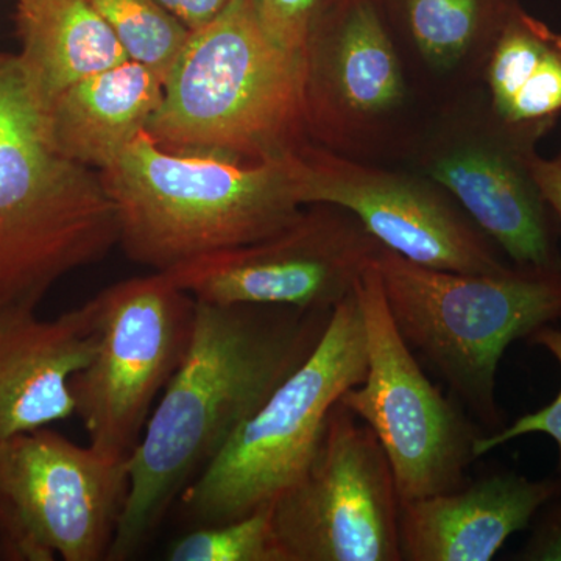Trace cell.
I'll return each mask as SVG.
<instances>
[{
    "label": "cell",
    "mask_w": 561,
    "mask_h": 561,
    "mask_svg": "<svg viewBox=\"0 0 561 561\" xmlns=\"http://www.w3.org/2000/svg\"><path fill=\"white\" fill-rule=\"evenodd\" d=\"M389 9L430 68L453 72L483 62L519 0H379Z\"/></svg>",
    "instance_id": "ffe728a7"
},
{
    "label": "cell",
    "mask_w": 561,
    "mask_h": 561,
    "mask_svg": "<svg viewBox=\"0 0 561 561\" xmlns=\"http://www.w3.org/2000/svg\"><path fill=\"white\" fill-rule=\"evenodd\" d=\"M335 0H257L265 28L289 49L305 51L320 18Z\"/></svg>",
    "instance_id": "cb8c5ba5"
},
{
    "label": "cell",
    "mask_w": 561,
    "mask_h": 561,
    "mask_svg": "<svg viewBox=\"0 0 561 561\" xmlns=\"http://www.w3.org/2000/svg\"><path fill=\"white\" fill-rule=\"evenodd\" d=\"M92 301L98 348L70 379L76 415L95 451L128 460L186 354L197 301L165 272L121 280Z\"/></svg>",
    "instance_id": "52a82bcc"
},
{
    "label": "cell",
    "mask_w": 561,
    "mask_h": 561,
    "mask_svg": "<svg viewBox=\"0 0 561 561\" xmlns=\"http://www.w3.org/2000/svg\"><path fill=\"white\" fill-rule=\"evenodd\" d=\"M331 316L197 301L186 354L128 459L130 489L106 560L138 556L173 502L308 359Z\"/></svg>",
    "instance_id": "6da1fadb"
},
{
    "label": "cell",
    "mask_w": 561,
    "mask_h": 561,
    "mask_svg": "<svg viewBox=\"0 0 561 561\" xmlns=\"http://www.w3.org/2000/svg\"><path fill=\"white\" fill-rule=\"evenodd\" d=\"M128 489V460L46 427L0 442V504L21 559L106 560Z\"/></svg>",
    "instance_id": "30bf717a"
},
{
    "label": "cell",
    "mask_w": 561,
    "mask_h": 561,
    "mask_svg": "<svg viewBox=\"0 0 561 561\" xmlns=\"http://www.w3.org/2000/svg\"><path fill=\"white\" fill-rule=\"evenodd\" d=\"M560 491L559 481L496 472L401 502V561H490Z\"/></svg>",
    "instance_id": "2e32d148"
},
{
    "label": "cell",
    "mask_w": 561,
    "mask_h": 561,
    "mask_svg": "<svg viewBox=\"0 0 561 561\" xmlns=\"http://www.w3.org/2000/svg\"><path fill=\"white\" fill-rule=\"evenodd\" d=\"M529 339L535 345L548 350L559 362L561 370V316L556 321L538 328ZM530 434H545L556 442L557 448H559V470L561 472V387L556 400L549 402L540 411L527 413L522 419L513 421L511 426L500 427L490 434L482 432L478 440L474 442L472 451H474L476 459H479L515 438Z\"/></svg>",
    "instance_id": "603a6c76"
},
{
    "label": "cell",
    "mask_w": 561,
    "mask_h": 561,
    "mask_svg": "<svg viewBox=\"0 0 561 561\" xmlns=\"http://www.w3.org/2000/svg\"><path fill=\"white\" fill-rule=\"evenodd\" d=\"M309 138L345 146L397 113L405 81L378 0H335L305 47Z\"/></svg>",
    "instance_id": "5bb4252c"
},
{
    "label": "cell",
    "mask_w": 561,
    "mask_h": 561,
    "mask_svg": "<svg viewBox=\"0 0 561 561\" xmlns=\"http://www.w3.org/2000/svg\"><path fill=\"white\" fill-rule=\"evenodd\" d=\"M398 331L491 432L496 376L513 342L561 316V271L496 275L435 271L382 249L376 257Z\"/></svg>",
    "instance_id": "5b68a950"
},
{
    "label": "cell",
    "mask_w": 561,
    "mask_h": 561,
    "mask_svg": "<svg viewBox=\"0 0 561 561\" xmlns=\"http://www.w3.org/2000/svg\"><path fill=\"white\" fill-rule=\"evenodd\" d=\"M117 33L131 60L144 62L162 80L186 44L184 28L154 0H84Z\"/></svg>",
    "instance_id": "44dd1931"
},
{
    "label": "cell",
    "mask_w": 561,
    "mask_h": 561,
    "mask_svg": "<svg viewBox=\"0 0 561 561\" xmlns=\"http://www.w3.org/2000/svg\"><path fill=\"white\" fill-rule=\"evenodd\" d=\"M526 546L516 559L561 561V491L545 507Z\"/></svg>",
    "instance_id": "d4e9b609"
},
{
    "label": "cell",
    "mask_w": 561,
    "mask_h": 561,
    "mask_svg": "<svg viewBox=\"0 0 561 561\" xmlns=\"http://www.w3.org/2000/svg\"><path fill=\"white\" fill-rule=\"evenodd\" d=\"M308 206L275 234L203 254L165 273L197 301L334 311L383 247L348 210Z\"/></svg>",
    "instance_id": "8fae6325"
},
{
    "label": "cell",
    "mask_w": 561,
    "mask_h": 561,
    "mask_svg": "<svg viewBox=\"0 0 561 561\" xmlns=\"http://www.w3.org/2000/svg\"><path fill=\"white\" fill-rule=\"evenodd\" d=\"M171 561H286L273 526V502L243 518L194 527L169 546Z\"/></svg>",
    "instance_id": "7402d4cb"
},
{
    "label": "cell",
    "mask_w": 561,
    "mask_h": 561,
    "mask_svg": "<svg viewBox=\"0 0 561 561\" xmlns=\"http://www.w3.org/2000/svg\"><path fill=\"white\" fill-rule=\"evenodd\" d=\"M305 51L265 28L257 0H231L190 32L147 133L162 149L276 161L309 142Z\"/></svg>",
    "instance_id": "7a4b0ae2"
},
{
    "label": "cell",
    "mask_w": 561,
    "mask_h": 561,
    "mask_svg": "<svg viewBox=\"0 0 561 561\" xmlns=\"http://www.w3.org/2000/svg\"><path fill=\"white\" fill-rule=\"evenodd\" d=\"M401 497L367 424L341 401L300 482L273 502L286 561H401Z\"/></svg>",
    "instance_id": "9c48e42d"
},
{
    "label": "cell",
    "mask_w": 561,
    "mask_h": 561,
    "mask_svg": "<svg viewBox=\"0 0 561 561\" xmlns=\"http://www.w3.org/2000/svg\"><path fill=\"white\" fill-rule=\"evenodd\" d=\"M35 311L0 312V442L73 415L70 379L98 348L94 301L55 320Z\"/></svg>",
    "instance_id": "9a60e30c"
},
{
    "label": "cell",
    "mask_w": 561,
    "mask_h": 561,
    "mask_svg": "<svg viewBox=\"0 0 561 561\" xmlns=\"http://www.w3.org/2000/svg\"><path fill=\"white\" fill-rule=\"evenodd\" d=\"M99 173L116 208L121 249L153 272L261 241L302 209L283 158L173 151L147 131Z\"/></svg>",
    "instance_id": "3957f363"
},
{
    "label": "cell",
    "mask_w": 561,
    "mask_h": 561,
    "mask_svg": "<svg viewBox=\"0 0 561 561\" xmlns=\"http://www.w3.org/2000/svg\"><path fill=\"white\" fill-rule=\"evenodd\" d=\"M378 2H379V0H378Z\"/></svg>",
    "instance_id": "83f0119b"
},
{
    "label": "cell",
    "mask_w": 561,
    "mask_h": 561,
    "mask_svg": "<svg viewBox=\"0 0 561 561\" xmlns=\"http://www.w3.org/2000/svg\"><path fill=\"white\" fill-rule=\"evenodd\" d=\"M283 161L302 206L324 203L348 210L379 245L413 264L472 275L511 268L430 181L360 164L312 140Z\"/></svg>",
    "instance_id": "7c38bea8"
},
{
    "label": "cell",
    "mask_w": 561,
    "mask_h": 561,
    "mask_svg": "<svg viewBox=\"0 0 561 561\" xmlns=\"http://www.w3.org/2000/svg\"><path fill=\"white\" fill-rule=\"evenodd\" d=\"M164 94V80L136 60L122 62L61 92L46 116L54 149L101 172L147 131Z\"/></svg>",
    "instance_id": "e0dca14e"
},
{
    "label": "cell",
    "mask_w": 561,
    "mask_h": 561,
    "mask_svg": "<svg viewBox=\"0 0 561 561\" xmlns=\"http://www.w3.org/2000/svg\"><path fill=\"white\" fill-rule=\"evenodd\" d=\"M531 172L546 205L561 225V150L549 160L535 154L531 160Z\"/></svg>",
    "instance_id": "4316f807"
},
{
    "label": "cell",
    "mask_w": 561,
    "mask_h": 561,
    "mask_svg": "<svg viewBox=\"0 0 561 561\" xmlns=\"http://www.w3.org/2000/svg\"><path fill=\"white\" fill-rule=\"evenodd\" d=\"M538 136L508 130L489 111L478 130L449 133L423 169L515 267L561 271L548 205L534 172Z\"/></svg>",
    "instance_id": "4fadbf2b"
},
{
    "label": "cell",
    "mask_w": 561,
    "mask_h": 561,
    "mask_svg": "<svg viewBox=\"0 0 561 561\" xmlns=\"http://www.w3.org/2000/svg\"><path fill=\"white\" fill-rule=\"evenodd\" d=\"M356 297L367 339V373L342 394V404L378 438L401 502L457 489L467 482L482 432L427 378L402 339L376 261L357 283Z\"/></svg>",
    "instance_id": "ba28073f"
},
{
    "label": "cell",
    "mask_w": 561,
    "mask_h": 561,
    "mask_svg": "<svg viewBox=\"0 0 561 561\" xmlns=\"http://www.w3.org/2000/svg\"><path fill=\"white\" fill-rule=\"evenodd\" d=\"M116 245L101 173L54 149L18 58L0 55V312L36 309L58 280Z\"/></svg>",
    "instance_id": "277c9868"
},
{
    "label": "cell",
    "mask_w": 561,
    "mask_h": 561,
    "mask_svg": "<svg viewBox=\"0 0 561 561\" xmlns=\"http://www.w3.org/2000/svg\"><path fill=\"white\" fill-rule=\"evenodd\" d=\"M190 32L205 27L230 5L231 0H154Z\"/></svg>",
    "instance_id": "484cf974"
},
{
    "label": "cell",
    "mask_w": 561,
    "mask_h": 561,
    "mask_svg": "<svg viewBox=\"0 0 561 561\" xmlns=\"http://www.w3.org/2000/svg\"><path fill=\"white\" fill-rule=\"evenodd\" d=\"M18 62L43 111L72 84L131 60L117 33L84 0H18Z\"/></svg>",
    "instance_id": "ac0fdd59"
},
{
    "label": "cell",
    "mask_w": 561,
    "mask_h": 561,
    "mask_svg": "<svg viewBox=\"0 0 561 561\" xmlns=\"http://www.w3.org/2000/svg\"><path fill=\"white\" fill-rule=\"evenodd\" d=\"M367 373V339L356 289L335 306L323 337L239 427L179 497L183 518L210 526L278 500L308 472L342 394Z\"/></svg>",
    "instance_id": "8992f818"
},
{
    "label": "cell",
    "mask_w": 561,
    "mask_h": 561,
    "mask_svg": "<svg viewBox=\"0 0 561 561\" xmlns=\"http://www.w3.org/2000/svg\"><path fill=\"white\" fill-rule=\"evenodd\" d=\"M490 114L542 138L561 114V33L519 7L483 60Z\"/></svg>",
    "instance_id": "d6986e66"
}]
</instances>
